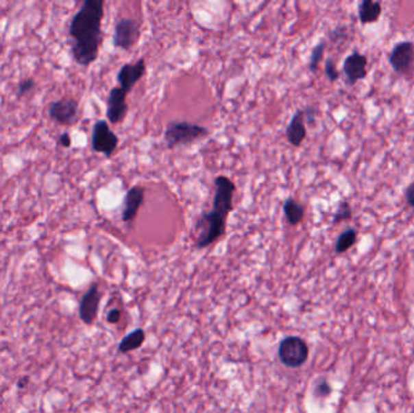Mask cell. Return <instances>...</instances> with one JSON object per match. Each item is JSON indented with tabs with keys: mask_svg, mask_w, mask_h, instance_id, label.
<instances>
[{
	"mask_svg": "<svg viewBox=\"0 0 414 413\" xmlns=\"http://www.w3.org/2000/svg\"><path fill=\"white\" fill-rule=\"evenodd\" d=\"M103 0H85L78 12L73 16L69 25L73 60L83 67H88L99 58V47L103 40Z\"/></svg>",
	"mask_w": 414,
	"mask_h": 413,
	"instance_id": "6da1fadb",
	"label": "cell"
},
{
	"mask_svg": "<svg viewBox=\"0 0 414 413\" xmlns=\"http://www.w3.org/2000/svg\"><path fill=\"white\" fill-rule=\"evenodd\" d=\"M227 220L228 216L213 209L211 211L202 213L197 222V248H206L222 238L227 229Z\"/></svg>",
	"mask_w": 414,
	"mask_h": 413,
	"instance_id": "7a4b0ae2",
	"label": "cell"
},
{
	"mask_svg": "<svg viewBox=\"0 0 414 413\" xmlns=\"http://www.w3.org/2000/svg\"><path fill=\"white\" fill-rule=\"evenodd\" d=\"M208 130L202 125L189 121H171L166 126L164 141L169 150H175L182 145H192L195 141L207 137Z\"/></svg>",
	"mask_w": 414,
	"mask_h": 413,
	"instance_id": "3957f363",
	"label": "cell"
},
{
	"mask_svg": "<svg viewBox=\"0 0 414 413\" xmlns=\"http://www.w3.org/2000/svg\"><path fill=\"white\" fill-rule=\"evenodd\" d=\"M278 355L284 366L298 368L308 360L309 348L300 337L287 336L280 342Z\"/></svg>",
	"mask_w": 414,
	"mask_h": 413,
	"instance_id": "277c9868",
	"label": "cell"
},
{
	"mask_svg": "<svg viewBox=\"0 0 414 413\" xmlns=\"http://www.w3.org/2000/svg\"><path fill=\"white\" fill-rule=\"evenodd\" d=\"M119 145L118 136L110 130L106 120H99L93 125L91 147L93 152L102 153L107 158H110Z\"/></svg>",
	"mask_w": 414,
	"mask_h": 413,
	"instance_id": "5b68a950",
	"label": "cell"
},
{
	"mask_svg": "<svg viewBox=\"0 0 414 413\" xmlns=\"http://www.w3.org/2000/svg\"><path fill=\"white\" fill-rule=\"evenodd\" d=\"M141 25L134 19H120L117 22L113 36V45L117 49L129 51L140 40Z\"/></svg>",
	"mask_w": 414,
	"mask_h": 413,
	"instance_id": "8992f818",
	"label": "cell"
},
{
	"mask_svg": "<svg viewBox=\"0 0 414 413\" xmlns=\"http://www.w3.org/2000/svg\"><path fill=\"white\" fill-rule=\"evenodd\" d=\"M79 104L73 98H61L49 107V117L58 124L72 126L78 120Z\"/></svg>",
	"mask_w": 414,
	"mask_h": 413,
	"instance_id": "52a82bcc",
	"label": "cell"
},
{
	"mask_svg": "<svg viewBox=\"0 0 414 413\" xmlns=\"http://www.w3.org/2000/svg\"><path fill=\"white\" fill-rule=\"evenodd\" d=\"M414 62V44L412 42L398 43L389 56V63L393 72L404 75L411 71Z\"/></svg>",
	"mask_w": 414,
	"mask_h": 413,
	"instance_id": "ba28073f",
	"label": "cell"
},
{
	"mask_svg": "<svg viewBox=\"0 0 414 413\" xmlns=\"http://www.w3.org/2000/svg\"><path fill=\"white\" fill-rule=\"evenodd\" d=\"M126 97H127V93L120 86H115L109 91L106 115L110 124H119L126 118L129 112Z\"/></svg>",
	"mask_w": 414,
	"mask_h": 413,
	"instance_id": "9c48e42d",
	"label": "cell"
},
{
	"mask_svg": "<svg viewBox=\"0 0 414 413\" xmlns=\"http://www.w3.org/2000/svg\"><path fill=\"white\" fill-rule=\"evenodd\" d=\"M367 57L358 52H352L344 60L343 73L345 74L349 86H354L357 82H361L367 77Z\"/></svg>",
	"mask_w": 414,
	"mask_h": 413,
	"instance_id": "30bf717a",
	"label": "cell"
},
{
	"mask_svg": "<svg viewBox=\"0 0 414 413\" xmlns=\"http://www.w3.org/2000/svg\"><path fill=\"white\" fill-rule=\"evenodd\" d=\"M101 294L99 285L93 284L90 289L84 294L79 305V316L85 325H93L99 313Z\"/></svg>",
	"mask_w": 414,
	"mask_h": 413,
	"instance_id": "8fae6325",
	"label": "cell"
},
{
	"mask_svg": "<svg viewBox=\"0 0 414 413\" xmlns=\"http://www.w3.org/2000/svg\"><path fill=\"white\" fill-rule=\"evenodd\" d=\"M145 69H147V66H145V61L143 58H140L135 64H130V63L124 64L123 67L120 68L118 75H117L120 88L129 93L136 84L143 78Z\"/></svg>",
	"mask_w": 414,
	"mask_h": 413,
	"instance_id": "7c38bea8",
	"label": "cell"
},
{
	"mask_svg": "<svg viewBox=\"0 0 414 413\" xmlns=\"http://www.w3.org/2000/svg\"><path fill=\"white\" fill-rule=\"evenodd\" d=\"M143 202H145V188L140 185L131 187L125 196L124 209L121 213L123 222H132L137 217Z\"/></svg>",
	"mask_w": 414,
	"mask_h": 413,
	"instance_id": "4fadbf2b",
	"label": "cell"
},
{
	"mask_svg": "<svg viewBox=\"0 0 414 413\" xmlns=\"http://www.w3.org/2000/svg\"><path fill=\"white\" fill-rule=\"evenodd\" d=\"M286 139L293 147H300L306 140V126L303 109H298L292 117L290 124L286 129Z\"/></svg>",
	"mask_w": 414,
	"mask_h": 413,
	"instance_id": "5bb4252c",
	"label": "cell"
},
{
	"mask_svg": "<svg viewBox=\"0 0 414 413\" xmlns=\"http://www.w3.org/2000/svg\"><path fill=\"white\" fill-rule=\"evenodd\" d=\"M358 20L363 25L374 23L379 20L382 15V4L379 1L372 0H363L358 4Z\"/></svg>",
	"mask_w": 414,
	"mask_h": 413,
	"instance_id": "9a60e30c",
	"label": "cell"
},
{
	"mask_svg": "<svg viewBox=\"0 0 414 413\" xmlns=\"http://www.w3.org/2000/svg\"><path fill=\"white\" fill-rule=\"evenodd\" d=\"M284 213L291 226H298L304 220L306 209L293 198H289L284 202Z\"/></svg>",
	"mask_w": 414,
	"mask_h": 413,
	"instance_id": "2e32d148",
	"label": "cell"
},
{
	"mask_svg": "<svg viewBox=\"0 0 414 413\" xmlns=\"http://www.w3.org/2000/svg\"><path fill=\"white\" fill-rule=\"evenodd\" d=\"M145 341V332L142 329H136V330L130 332L129 335L120 341L118 351L121 354H126L130 351H136L143 346Z\"/></svg>",
	"mask_w": 414,
	"mask_h": 413,
	"instance_id": "e0dca14e",
	"label": "cell"
},
{
	"mask_svg": "<svg viewBox=\"0 0 414 413\" xmlns=\"http://www.w3.org/2000/svg\"><path fill=\"white\" fill-rule=\"evenodd\" d=\"M357 241V231L355 228H348L347 231L338 237L336 245H334V252L337 255H342L347 252L349 248H352Z\"/></svg>",
	"mask_w": 414,
	"mask_h": 413,
	"instance_id": "ac0fdd59",
	"label": "cell"
},
{
	"mask_svg": "<svg viewBox=\"0 0 414 413\" xmlns=\"http://www.w3.org/2000/svg\"><path fill=\"white\" fill-rule=\"evenodd\" d=\"M325 49H326V43L320 42L311 50L310 60H309V69H310L311 72L315 73L317 71L319 64H320L322 58H324Z\"/></svg>",
	"mask_w": 414,
	"mask_h": 413,
	"instance_id": "d6986e66",
	"label": "cell"
},
{
	"mask_svg": "<svg viewBox=\"0 0 414 413\" xmlns=\"http://www.w3.org/2000/svg\"><path fill=\"white\" fill-rule=\"evenodd\" d=\"M350 218H352V207L349 205V202H342L337 209L332 223L337 224V223L343 222V221H348Z\"/></svg>",
	"mask_w": 414,
	"mask_h": 413,
	"instance_id": "ffe728a7",
	"label": "cell"
},
{
	"mask_svg": "<svg viewBox=\"0 0 414 413\" xmlns=\"http://www.w3.org/2000/svg\"><path fill=\"white\" fill-rule=\"evenodd\" d=\"M332 392V388L330 383L327 382L326 379H321L320 382H317L314 388V397L317 399H325L330 397Z\"/></svg>",
	"mask_w": 414,
	"mask_h": 413,
	"instance_id": "44dd1931",
	"label": "cell"
},
{
	"mask_svg": "<svg viewBox=\"0 0 414 413\" xmlns=\"http://www.w3.org/2000/svg\"><path fill=\"white\" fill-rule=\"evenodd\" d=\"M325 74L331 83H334L339 79V72L337 69L336 63L332 58H328L325 62Z\"/></svg>",
	"mask_w": 414,
	"mask_h": 413,
	"instance_id": "7402d4cb",
	"label": "cell"
},
{
	"mask_svg": "<svg viewBox=\"0 0 414 413\" xmlns=\"http://www.w3.org/2000/svg\"><path fill=\"white\" fill-rule=\"evenodd\" d=\"M36 88V82L33 79H25L22 80L21 83L19 84V91H17V96L22 97L28 93H31L33 88Z\"/></svg>",
	"mask_w": 414,
	"mask_h": 413,
	"instance_id": "603a6c76",
	"label": "cell"
},
{
	"mask_svg": "<svg viewBox=\"0 0 414 413\" xmlns=\"http://www.w3.org/2000/svg\"><path fill=\"white\" fill-rule=\"evenodd\" d=\"M303 110H304V119H306V121H308L310 125L315 124L317 109H316L315 107H313V106H308V107H306V109H303Z\"/></svg>",
	"mask_w": 414,
	"mask_h": 413,
	"instance_id": "cb8c5ba5",
	"label": "cell"
},
{
	"mask_svg": "<svg viewBox=\"0 0 414 413\" xmlns=\"http://www.w3.org/2000/svg\"><path fill=\"white\" fill-rule=\"evenodd\" d=\"M404 198H406V202L409 204V206L413 207L414 209V183H411L406 191H404Z\"/></svg>",
	"mask_w": 414,
	"mask_h": 413,
	"instance_id": "d4e9b609",
	"label": "cell"
},
{
	"mask_svg": "<svg viewBox=\"0 0 414 413\" xmlns=\"http://www.w3.org/2000/svg\"><path fill=\"white\" fill-rule=\"evenodd\" d=\"M120 318H121L120 310L114 308V309L109 311L108 316H107V321H108L109 324H118L120 321Z\"/></svg>",
	"mask_w": 414,
	"mask_h": 413,
	"instance_id": "484cf974",
	"label": "cell"
},
{
	"mask_svg": "<svg viewBox=\"0 0 414 413\" xmlns=\"http://www.w3.org/2000/svg\"><path fill=\"white\" fill-rule=\"evenodd\" d=\"M58 143L62 145V147H64V148H69V147L72 145L71 134H68V132H64V134H61L60 139H58Z\"/></svg>",
	"mask_w": 414,
	"mask_h": 413,
	"instance_id": "4316f807",
	"label": "cell"
},
{
	"mask_svg": "<svg viewBox=\"0 0 414 413\" xmlns=\"http://www.w3.org/2000/svg\"><path fill=\"white\" fill-rule=\"evenodd\" d=\"M28 382H29V377H22L21 379H19V382H17V388L19 389H25V388L28 386Z\"/></svg>",
	"mask_w": 414,
	"mask_h": 413,
	"instance_id": "83f0119b",
	"label": "cell"
}]
</instances>
